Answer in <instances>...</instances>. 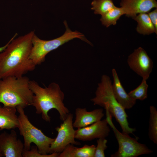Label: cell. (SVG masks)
<instances>
[{
  "mask_svg": "<svg viewBox=\"0 0 157 157\" xmlns=\"http://www.w3.org/2000/svg\"><path fill=\"white\" fill-rule=\"evenodd\" d=\"M96 146L85 144L77 147L69 144L60 153L58 157H94Z\"/></svg>",
  "mask_w": 157,
  "mask_h": 157,
  "instance_id": "cell-16",
  "label": "cell"
},
{
  "mask_svg": "<svg viewBox=\"0 0 157 157\" xmlns=\"http://www.w3.org/2000/svg\"><path fill=\"white\" fill-rule=\"evenodd\" d=\"M124 15V13L122 8L116 6L101 15L100 21L102 25L108 27L116 25L117 20Z\"/></svg>",
  "mask_w": 157,
  "mask_h": 157,
  "instance_id": "cell-18",
  "label": "cell"
},
{
  "mask_svg": "<svg viewBox=\"0 0 157 157\" xmlns=\"http://www.w3.org/2000/svg\"><path fill=\"white\" fill-rule=\"evenodd\" d=\"M113 82L112 87L115 97L119 103L125 109L132 108L136 100L131 97L123 87L115 69L112 70Z\"/></svg>",
  "mask_w": 157,
  "mask_h": 157,
  "instance_id": "cell-14",
  "label": "cell"
},
{
  "mask_svg": "<svg viewBox=\"0 0 157 157\" xmlns=\"http://www.w3.org/2000/svg\"><path fill=\"white\" fill-rule=\"evenodd\" d=\"M128 64L130 68L142 79L147 80L153 67V62L145 50L139 47L128 57Z\"/></svg>",
  "mask_w": 157,
  "mask_h": 157,
  "instance_id": "cell-9",
  "label": "cell"
},
{
  "mask_svg": "<svg viewBox=\"0 0 157 157\" xmlns=\"http://www.w3.org/2000/svg\"><path fill=\"white\" fill-rule=\"evenodd\" d=\"M59 154L53 153L47 155L42 154L39 153L36 146H32L29 150L24 149L22 156L23 157H58Z\"/></svg>",
  "mask_w": 157,
  "mask_h": 157,
  "instance_id": "cell-22",
  "label": "cell"
},
{
  "mask_svg": "<svg viewBox=\"0 0 157 157\" xmlns=\"http://www.w3.org/2000/svg\"><path fill=\"white\" fill-rule=\"evenodd\" d=\"M106 119L101 120L88 126L75 130V138L83 141H90L95 138H105L110 130Z\"/></svg>",
  "mask_w": 157,
  "mask_h": 157,
  "instance_id": "cell-11",
  "label": "cell"
},
{
  "mask_svg": "<svg viewBox=\"0 0 157 157\" xmlns=\"http://www.w3.org/2000/svg\"><path fill=\"white\" fill-rule=\"evenodd\" d=\"M27 77L9 76L0 81V103L3 106L24 108L31 105L33 94Z\"/></svg>",
  "mask_w": 157,
  "mask_h": 157,
  "instance_id": "cell-4",
  "label": "cell"
},
{
  "mask_svg": "<svg viewBox=\"0 0 157 157\" xmlns=\"http://www.w3.org/2000/svg\"><path fill=\"white\" fill-rule=\"evenodd\" d=\"M1 80V78H0V81Z\"/></svg>",
  "mask_w": 157,
  "mask_h": 157,
  "instance_id": "cell-27",
  "label": "cell"
},
{
  "mask_svg": "<svg viewBox=\"0 0 157 157\" xmlns=\"http://www.w3.org/2000/svg\"><path fill=\"white\" fill-rule=\"evenodd\" d=\"M147 13L151 22L157 31V8H156L153 10Z\"/></svg>",
  "mask_w": 157,
  "mask_h": 157,
  "instance_id": "cell-24",
  "label": "cell"
},
{
  "mask_svg": "<svg viewBox=\"0 0 157 157\" xmlns=\"http://www.w3.org/2000/svg\"><path fill=\"white\" fill-rule=\"evenodd\" d=\"M137 22V32L143 35H149L154 33L157 34L156 30L147 13L138 14L133 18Z\"/></svg>",
  "mask_w": 157,
  "mask_h": 157,
  "instance_id": "cell-17",
  "label": "cell"
},
{
  "mask_svg": "<svg viewBox=\"0 0 157 157\" xmlns=\"http://www.w3.org/2000/svg\"><path fill=\"white\" fill-rule=\"evenodd\" d=\"M120 5L124 15L133 18L138 14L157 8V2L156 0H122Z\"/></svg>",
  "mask_w": 157,
  "mask_h": 157,
  "instance_id": "cell-12",
  "label": "cell"
},
{
  "mask_svg": "<svg viewBox=\"0 0 157 157\" xmlns=\"http://www.w3.org/2000/svg\"><path fill=\"white\" fill-rule=\"evenodd\" d=\"M64 23L66 31L63 35L59 37L47 40L40 39L35 34L33 35L30 58L36 66L40 65L44 62L46 56L49 52L74 39L79 38L91 45H92L85 38L83 34L77 31H72L68 27L65 21Z\"/></svg>",
  "mask_w": 157,
  "mask_h": 157,
  "instance_id": "cell-5",
  "label": "cell"
},
{
  "mask_svg": "<svg viewBox=\"0 0 157 157\" xmlns=\"http://www.w3.org/2000/svg\"><path fill=\"white\" fill-rule=\"evenodd\" d=\"M107 140L105 138H99L97 140V146L95 147L94 157H104V151L107 148Z\"/></svg>",
  "mask_w": 157,
  "mask_h": 157,
  "instance_id": "cell-23",
  "label": "cell"
},
{
  "mask_svg": "<svg viewBox=\"0 0 157 157\" xmlns=\"http://www.w3.org/2000/svg\"><path fill=\"white\" fill-rule=\"evenodd\" d=\"M16 108L0 105V131L18 128L19 122Z\"/></svg>",
  "mask_w": 157,
  "mask_h": 157,
  "instance_id": "cell-15",
  "label": "cell"
},
{
  "mask_svg": "<svg viewBox=\"0 0 157 157\" xmlns=\"http://www.w3.org/2000/svg\"><path fill=\"white\" fill-rule=\"evenodd\" d=\"M2 157V156L1 155V153H0V157Z\"/></svg>",
  "mask_w": 157,
  "mask_h": 157,
  "instance_id": "cell-26",
  "label": "cell"
},
{
  "mask_svg": "<svg viewBox=\"0 0 157 157\" xmlns=\"http://www.w3.org/2000/svg\"><path fill=\"white\" fill-rule=\"evenodd\" d=\"M73 119V114L69 113L60 126L55 128L58 134L50 145L49 154L60 153L69 144L81 145L75 140V130L74 129Z\"/></svg>",
  "mask_w": 157,
  "mask_h": 157,
  "instance_id": "cell-8",
  "label": "cell"
},
{
  "mask_svg": "<svg viewBox=\"0 0 157 157\" xmlns=\"http://www.w3.org/2000/svg\"><path fill=\"white\" fill-rule=\"evenodd\" d=\"M75 118L74 127L80 128L91 125L101 120L104 115L102 108L88 111L86 108H77L75 110Z\"/></svg>",
  "mask_w": 157,
  "mask_h": 157,
  "instance_id": "cell-13",
  "label": "cell"
},
{
  "mask_svg": "<svg viewBox=\"0 0 157 157\" xmlns=\"http://www.w3.org/2000/svg\"><path fill=\"white\" fill-rule=\"evenodd\" d=\"M29 87L33 94L31 105L35 108L37 114L41 115L44 120L51 121L48 112L53 109L58 112L61 120L63 121L66 119L69 110L63 102L64 94L58 84L52 82L43 88L35 81L30 80Z\"/></svg>",
  "mask_w": 157,
  "mask_h": 157,
  "instance_id": "cell-2",
  "label": "cell"
},
{
  "mask_svg": "<svg viewBox=\"0 0 157 157\" xmlns=\"http://www.w3.org/2000/svg\"><path fill=\"white\" fill-rule=\"evenodd\" d=\"M24 144L17 138L16 132L12 129L10 133L0 134V153L2 157H22Z\"/></svg>",
  "mask_w": 157,
  "mask_h": 157,
  "instance_id": "cell-10",
  "label": "cell"
},
{
  "mask_svg": "<svg viewBox=\"0 0 157 157\" xmlns=\"http://www.w3.org/2000/svg\"><path fill=\"white\" fill-rule=\"evenodd\" d=\"M16 108L19 113V125L18 128L20 135L24 138V149L29 150L31 143H33L36 145L40 154L44 155L49 154L50 145L55 138L47 136L41 130L33 125L25 114L24 108L20 106Z\"/></svg>",
  "mask_w": 157,
  "mask_h": 157,
  "instance_id": "cell-6",
  "label": "cell"
},
{
  "mask_svg": "<svg viewBox=\"0 0 157 157\" xmlns=\"http://www.w3.org/2000/svg\"><path fill=\"white\" fill-rule=\"evenodd\" d=\"M110 77L106 75H103L100 82L98 84L95 96L91 101L94 105H99L107 110L119 124L123 133L133 134L135 131V129L129 127L125 109L115 97Z\"/></svg>",
  "mask_w": 157,
  "mask_h": 157,
  "instance_id": "cell-3",
  "label": "cell"
},
{
  "mask_svg": "<svg viewBox=\"0 0 157 157\" xmlns=\"http://www.w3.org/2000/svg\"><path fill=\"white\" fill-rule=\"evenodd\" d=\"M91 5L94 13L101 15L116 7L112 0H94Z\"/></svg>",
  "mask_w": 157,
  "mask_h": 157,
  "instance_id": "cell-20",
  "label": "cell"
},
{
  "mask_svg": "<svg viewBox=\"0 0 157 157\" xmlns=\"http://www.w3.org/2000/svg\"><path fill=\"white\" fill-rule=\"evenodd\" d=\"M105 110L106 119L112 129L118 144V150L111 155V157H137L153 152L146 145L138 142V138H131L128 134L119 131L112 122V116L107 110Z\"/></svg>",
  "mask_w": 157,
  "mask_h": 157,
  "instance_id": "cell-7",
  "label": "cell"
},
{
  "mask_svg": "<svg viewBox=\"0 0 157 157\" xmlns=\"http://www.w3.org/2000/svg\"><path fill=\"white\" fill-rule=\"evenodd\" d=\"M32 31L11 40L5 49L0 53V77H19L33 71L36 65L30 58L34 34Z\"/></svg>",
  "mask_w": 157,
  "mask_h": 157,
  "instance_id": "cell-1",
  "label": "cell"
},
{
  "mask_svg": "<svg viewBox=\"0 0 157 157\" xmlns=\"http://www.w3.org/2000/svg\"><path fill=\"white\" fill-rule=\"evenodd\" d=\"M150 115L149 122L148 135L150 139L157 144V110L151 106L149 108Z\"/></svg>",
  "mask_w": 157,
  "mask_h": 157,
  "instance_id": "cell-19",
  "label": "cell"
},
{
  "mask_svg": "<svg viewBox=\"0 0 157 157\" xmlns=\"http://www.w3.org/2000/svg\"><path fill=\"white\" fill-rule=\"evenodd\" d=\"M4 47L3 46L1 47H0V52H2L4 49Z\"/></svg>",
  "mask_w": 157,
  "mask_h": 157,
  "instance_id": "cell-25",
  "label": "cell"
},
{
  "mask_svg": "<svg viewBox=\"0 0 157 157\" xmlns=\"http://www.w3.org/2000/svg\"><path fill=\"white\" fill-rule=\"evenodd\" d=\"M146 79H142L140 84L136 88L128 94L133 99L143 101L147 97V92L148 85Z\"/></svg>",
  "mask_w": 157,
  "mask_h": 157,
  "instance_id": "cell-21",
  "label": "cell"
}]
</instances>
